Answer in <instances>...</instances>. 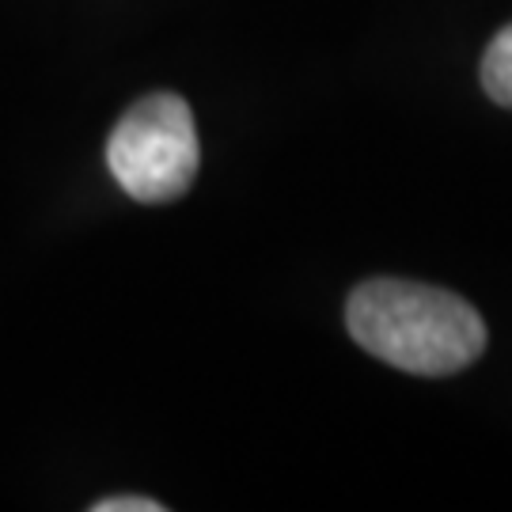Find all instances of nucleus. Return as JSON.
Segmentation results:
<instances>
[{
	"mask_svg": "<svg viewBox=\"0 0 512 512\" xmlns=\"http://www.w3.org/2000/svg\"><path fill=\"white\" fill-rule=\"evenodd\" d=\"M482 88L494 103L512 107V23L490 42V50L482 57Z\"/></svg>",
	"mask_w": 512,
	"mask_h": 512,
	"instance_id": "7ed1b4c3",
	"label": "nucleus"
},
{
	"mask_svg": "<svg viewBox=\"0 0 512 512\" xmlns=\"http://www.w3.org/2000/svg\"><path fill=\"white\" fill-rule=\"evenodd\" d=\"M95 512H164L160 501L152 497H107V501H95Z\"/></svg>",
	"mask_w": 512,
	"mask_h": 512,
	"instance_id": "20e7f679",
	"label": "nucleus"
},
{
	"mask_svg": "<svg viewBox=\"0 0 512 512\" xmlns=\"http://www.w3.org/2000/svg\"><path fill=\"white\" fill-rule=\"evenodd\" d=\"M107 164L133 202L160 205L183 198L202 164L198 126L186 99L156 92L133 103L110 133Z\"/></svg>",
	"mask_w": 512,
	"mask_h": 512,
	"instance_id": "f03ea898",
	"label": "nucleus"
},
{
	"mask_svg": "<svg viewBox=\"0 0 512 512\" xmlns=\"http://www.w3.org/2000/svg\"><path fill=\"white\" fill-rule=\"evenodd\" d=\"M346 327L365 353L410 376H452L486 349V323L463 296L399 277L357 285Z\"/></svg>",
	"mask_w": 512,
	"mask_h": 512,
	"instance_id": "f257e3e1",
	"label": "nucleus"
}]
</instances>
